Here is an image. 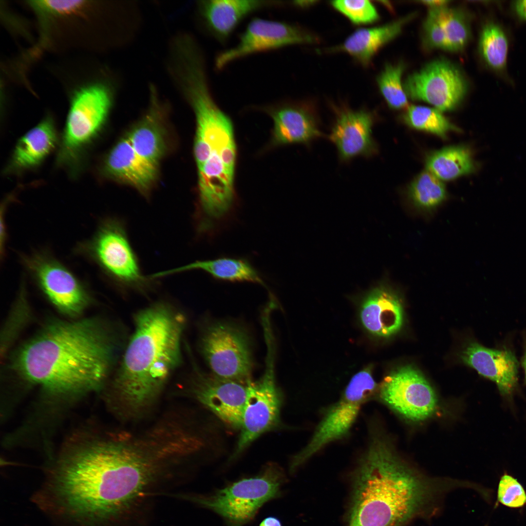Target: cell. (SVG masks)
<instances>
[{
    "instance_id": "cell-1",
    "label": "cell",
    "mask_w": 526,
    "mask_h": 526,
    "mask_svg": "<svg viewBox=\"0 0 526 526\" xmlns=\"http://www.w3.org/2000/svg\"><path fill=\"white\" fill-rule=\"evenodd\" d=\"M138 443L100 442L74 454L57 471L54 492L69 514L94 524L131 510L154 479L157 463Z\"/></svg>"
},
{
    "instance_id": "cell-2",
    "label": "cell",
    "mask_w": 526,
    "mask_h": 526,
    "mask_svg": "<svg viewBox=\"0 0 526 526\" xmlns=\"http://www.w3.org/2000/svg\"><path fill=\"white\" fill-rule=\"evenodd\" d=\"M101 319L56 321L25 344L16 370L50 391L75 393L100 387L112 370L122 340Z\"/></svg>"
},
{
    "instance_id": "cell-3",
    "label": "cell",
    "mask_w": 526,
    "mask_h": 526,
    "mask_svg": "<svg viewBox=\"0 0 526 526\" xmlns=\"http://www.w3.org/2000/svg\"><path fill=\"white\" fill-rule=\"evenodd\" d=\"M133 321L112 383L114 394L132 413L153 401L181 364L187 320L179 309L160 301L137 311Z\"/></svg>"
},
{
    "instance_id": "cell-4",
    "label": "cell",
    "mask_w": 526,
    "mask_h": 526,
    "mask_svg": "<svg viewBox=\"0 0 526 526\" xmlns=\"http://www.w3.org/2000/svg\"><path fill=\"white\" fill-rule=\"evenodd\" d=\"M347 526H401L431 503V488L394 456L371 452L359 457L353 475Z\"/></svg>"
},
{
    "instance_id": "cell-5",
    "label": "cell",
    "mask_w": 526,
    "mask_h": 526,
    "mask_svg": "<svg viewBox=\"0 0 526 526\" xmlns=\"http://www.w3.org/2000/svg\"><path fill=\"white\" fill-rule=\"evenodd\" d=\"M196 130L194 155L198 169L197 207L205 215L222 218L236 205L234 181L237 146L231 118L214 101L193 108Z\"/></svg>"
},
{
    "instance_id": "cell-6",
    "label": "cell",
    "mask_w": 526,
    "mask_h": 526,
    "mask_svg": "<svg viewBox=\"0 0 526 526\" xmlns=\"http://www.w3.org/2000/svg\"><path fill=\"white\" fill-rule=\"evenodd\" d=\"M284 479L282 469L268 464L258 475L238 480L213 494L184 498L217 513L228 526H244L263 505L280 495Z\"/></svg>"
},
{
    "instance_id": "cell-7",
    "label": "cell",
    "mask_w": 526,
    "mask_h": 526,
    "mask_svg": "<svg viewBox=\"0 0 526 526\" xmlns=\"http://www.w3.org/2000/svg\"><path fill=\"white\" fill-rule=\"evenodd\" d=\"M370 365L351 378L339 399L326 409L306 445L295 454L289 469L295 472L324 447L346 437L363 405L378 391Z\"/></svg>"
},
{
    "instance_id": "cell-8",
    "label": "cell",
    "mask_w": 526,
    "mask_h": 526,
    "mask_svg": "<svg viewBox=\"0 0 526 526\" xmlns=\"http://www.w3.org/2000/svg\"><path fill=\"white\" fill-rule=\"evenodd\" d=\"M198 344L212 374L244 385L252 381L250 339L242 328L222 322L207 324L201 332Z\"/></svg>"
},
{
    "instance_id": "cell-9",
    "label": "cell",
    "mask_w": 526,
    "mask_h": 526,
    "mask_svg": "<svg viewBox=\"0 0 526 526\" xmlns=\"http://www.w3.org/2000/svg\"><path fill=\"white\" fill-rule=\"evenodd\" d=\"M88 245L91 256L117 285L145 291L152 284L153 279L145 276L141 270L124 224L120 220H104Z\"/></svg>"
},
{
    "instance_id": "cell-10",
    "label": "cell",
    "mask_w": 526,
    "mask_h": 526,
    "mask_svg": "<svg viewBox=\"0 0 526 526\" xmlns=\"http://www.w3.org/2000/svg\"><path fill=\"white\" fill-rule=\"evenodd\" d=\"M112 104L109 89L96 83L77 91L71 100L64 129L59 161H76L104 124Z\"/></svg>"
},
{
    "instance_id": "cell-11",
    "label": "cell",
    "mask_w": 526,
    "mask_h": 526,
    "mask_svg": "<svg viewBox=\"0 0 526 526\" xmlns=\"http://www.w3.org/2000/svg\"><path fill=\"white\" fill-rule=\"evenodd\" d=\"M273 347L268 345L266 367L263 376L258 381H252L247 385L241 432L233 458L280 423L282 397L275 381Z\"/></svg>"
},
{
    "instance_id": "cell-12",
    "label": "cell",
    "mask_w": 526,
    "mask_h": 526,
    "mask_svg": "<svg viewBox=\"0 0 526 526\" xmlns=\"http://www.w3.org/2000/svg\"><path fill=\"white\" fill-rule=\"evenodd\" d=\"M467 79L454 64L437 59L410 75L403 83L408 97L423 101L440 111L455 109L468 90Z\"/></svg>"
},
{
    "instance_id": "cell-13",
    "label": "cell",
    "mask_w": 526,
    "mask_h": 526,
    "mask_svg": "<svg viewBox=\"0 0 526 526\" xmlns=\"http://www.w3.org/2000/svg\"><path fill=\"white\" fill-rule=\"evenodd\" d=\"M377 393L383 403L413 421L427 418L437 405L434 390L423 375L410 365L399 367L387 375Z\"/></svg>"
},
{
    "instance_id": "cell-14",
    "label": "cell",
    "mask_w": 526,
    "mask_h": 526,
    "mask_svg": "<svg viewBox=\"0 0 526 526\" xmlns=\"http://www.w3.org/2000/svg\"><path fill=\"white\" fill-rule=\"evenodd\" d=\"M317 41L314 35L296 25L255 18L239 36L234 46L218 53L214 65L217 70H221L230 63L253 54Z\"/></svg>"
},
{
    "instance_id": "cell-15",
    "label": "cell",
    "mask_w": 526,
    "mask_h": 526,
    "mask_svg": "<svg viewBox=\"0 0 526 526\" xmlns=\"http://www.w3.org/2000/svg\"><path fill=\"white\" fill-rule=\"evenodd\" d=\"M25 263L47 299L62 313L76 317L89 304L90 297L83 285L58 261L38 254L26 258Z\"/></svg>"
},
{
    "instance_id": "cell-16",
    "label": "cell",
    "mask_w": 526,
    "mask_h": 526,
    "mask_svg": "<svg viewBox=\"0 0 526 526\" xmlns=\"http://www.w3.org/2000/svg\"><path fill=\"white\" fill-rule=\"evenodd\" d=\"M190 390L194 397L223 422L241 428L247 385L208 374L193 365Z\"/></svg>"
},
{
    "instance_id": "cell-17",
    "label": "cell",
    "mask_w": 526,
    "mask_h": 526,
    "mask_svg": "<svg viewBox=\"0 0 526 526\" xmlns=\"http://www.w3.org/2000/svg\"><path fill=\"white\" fill-rule=\"evenodd\" d=\"M335 121L328 138L335 145L339 159L347 162L357 157H370L377 152L372 135L376 118L366 109L345 106L334 108Z\"/></svg>"
},
{
    "instance_id": "cell-18",
    "label": "cell",
    "mask_w": 526,
    "mask_h": 526,
    "mask_svg": "<svg viewBox=\"0 0 526 526\" xmlns=\"http://www.w3.org/2000/svg\"><path fill=\"white\" fill-rule=\"evenodd\" d=\"M263 110L273 122L270 142L272 147L308 145L323 136L316 111L307 104L282 103L265 107Z\"/></svg>"
},
{
    "instance_id": "cell-19",
    "label": "cell",
    "mask_w": 526,
    "mask_h": 526,
    "mask_svg": "<svg viewBox=\"0 0 526 526\" xmlns=\"http://www.w3.org/2000/svg\"><path fill=\"white\" fill-rule=\"evenodd\" d=\"M464 362L497 385L500 394L510 398L518 386V361L510 349L486 348L470 343L462 354Z\"/></svg>"
},
{
    "instance_id": "cell-20",
    "label": "cell",
    "mask_w": 526,
    "mask_h": 526,
    "mask_svg": "<svg viewBox=\"0 0 526 526\" xmlns=\"http://www.w3.org/2000/svg\"><path fill=\"white\" fill-rule=\"evenodd\" d=\"M359 317L363 327L371 335L388 338L401 329L403 309L400 299L391 289L379 286L371 290L361 304Z\"/></svg>"
},
{
    "instance_id": "cell-21",
    "label": "cell",
    "mask_w": 526,
    "mask_h": 526,
    "mask_svg": "<svg viewBox=\"0 0 526 526\" xmlns=\"http://www.w3.org/2000/svg\"><path fill=\"white\" fill-rule=\"evenodd\" d=\"M157 165L140 155L127 137L119 141L109 153L103 170L108 176L147 194L155 180Z\"/></svg>"
},
{
    "instance_id": "cell-22",
    "label": "cell",
    "mask_w": 526,
    "mask_h": 526,
    "mask_svg": "<svg viewBox=\"0 0 526 526\" xmlns=\"http://www.w3.org/2000/svg\"><path fill=\"white\" fill-rule=\"evenodd\" d=\"M282 5L281 1L262 0H207L200 4L206 27L215 39L225 41L245 17L265 7Z\"/></svg>"
},
{
    "instance_id": "cell-23",
    "label": "cell",
    "mask_w": 526,
    "mask_h": 526,
    "mask_svg": "<svg viewBox=\"0 0 526 526\" xmlns=\"http://www.w3.org/2000/svg\"><path fill=\"white\" fill-rule=\"evenodd\" d=\"M56 142L54 122L50 118H46L18 141L7 170L22 171L37 167L54 150Z\"/></svg>"
},
{
    "instance_id": "cell-24",
    "label": "cell",
    "mask_w": 526,
    "mask_h": 526,
    "mask_svg": "<svg viewBox=\"0 0 526 526\" xmlns=\"http://www.w3.org/2000/svg\"><path fill=\"white\" fill-rule=\"evenodd\" d=\"M414 16L410 14L380 26L358 29L332 51L346 53L363 66H368L378 51L399 35Z\"/></svg>"
},
{
    "instance_id": "cell-25",
    "label": "cell",
    "mask_w": 526,
    "mask_h": 526,
    "mask_svg": "<svg viewBox=\"0 0 526 526\" xmlns=\"http://www.w3.org/2000/svg\"><path fill=\"white\" fill-rule=\"evenodd\" d=\"M202 270L215 279L231 282H251L266 286L261 275L244 258L222 257L197 261L175 269L154 274L155 278L185 271Z\"/></svg>"
},
{
    "instance_id": "cell-26",
    "label": "cell",
    "mask_w": 526,
    "mask_h": 526,
    "mask_svg": "<svg viewBox=\"0 0 526 526\" xmlns=\"http://www.w3.org/2000/svg\"><path fill=\"white\" fill-rule=\"evenodd\" d=\"M427 170L441 180H451L475 171L471 151L465 146H451L433 152L426 162Z\"/></svg>"
},
{
    "instance_id": "cell-27",
    "label": "cell",
    "mask_w": 526,
    "mask_h": 526,
    "mask_svg": "<svg viewBox=\"0 0 526 526\" xmlns=\"http://www.w3.org/2000/svg\"><path fill=\"white\" fill-rule=\"evenodd\" d=\"M508 38L504 28L489 21L481 30L478 42L480 55L486 66L495 73L506 77Z\"/></svg>"
},
{
    "instance_id": "cell-28",
    "label": "cell",
    "mask_w": 526,
    "mask_h": 526,
    "mask_svg": "<svg viewBox=\"0 0 526 526\" xmlns=\"http://www.w3.org/2000/svg\"><path fill=\"white\" fill-rule=\"evenodd\" d=\"M152 113L132 130L128 136L135 151L157 165L163 155L165 143L163 133Z\"/></svg>"
},
{
    "instance_id": "cell-29",
    "label": "cell",
    "mask_w": 526,
    "mask_h": 526,
    "mask_svg": "<svg viewBox=\"0 0 526 526\" xmlns=\"http://www.w3.org/2000/svg\"><path fill=\"white\" fill-rule=\"evenodd\" d=\"M409 195L416 207L429 210L435 208L445 200L446 190L441 180L426 170L421 172L411 184Z\"/></svg>"
},
{
    "instance_id": "cell-30",
    "label": "cell",
    "mask_w": 526,
    "mask_h": 526,
    "mask_svg": "<svg viewBox=\"0 0 526 526\" xmlns=\"http://www.w3.org/2000/svg\"><path fill=\"white\" fill-rule=\"evenodd\" d=\"M442 20L447 50L458 52L467 45L471 37L470 20L464 11L446 6L442 8Z\"/></svg>"
},
{
    "instance_id": "cell-31",
    "label": "cell",
    "mask_w": 526,
    "mask_h": 526,
    "mask_svg": "<svg viewBox=\"0 0 526 526\" xmlns=\"http://www.w3.org/2000/svg\"><path fill=\"white\" fill-rule=\"evenodd\" d=\"M403 118L405 123L413 128L443 138L449 131L456 130L441 111L435 108L411 106L407 109Z\"/></svg>"
},
{
    "instance_id": "cell-32",
    "label": "cell",
    "mask_w": 526,
    "mask_h": 526,
    "mask_svg": "<svg viewBox=\"0 0 526 526\" xmlns=\"http://www.w3.org/2000/svg\"><path fill=\"white\" fill-rule=\"evenodd\" d=\"M405 65L400 62L387 64L376 77L379 90L388 106L394 110L408 105V96L401 81Z\"/></svg>"
},
{
    "instance_id": "cell-33",
    "label": "cell",
    "mask_w": 526,
    "mask_h": 526,
    "mask_svg": "<svg viewBox=\"0 0 526 526\" xmlns=\"http://www.w3.org/2000/svg\"><path fill=\"white\" fill-rule=\"evenodd\" d=\"M332 6L356 25L374 23L379 19L375 5L367 0H337L330 2Z\"/></svg>"
},
{
    "instance_id": "cell-34",
    "label": "cell",
    "mask_w": 526,
    "mask_h": 526,
    "mask_svg": "<svg viewBox=\"0 0 526 526\" xmlns=\"http://www.w3.org/2000/svg\"><path fill=\"white\" fill-rule=\"evenodd\" d=\"M443 7L430 8L424 22L423 42L425 47L429 49L447 50L442 20Z\"/></svg>"
},
{
    "instance_id": "cell-35",
    "label": "cell",
    "mask_w": 526,
    "mask_h": 526,
    "mask_svg": "<svg viewBox=\"0 0 526 526\" xmlns=\"http://www.w3.org/2000/svg\"><path fill=\"white\" fill-rule=\"evenodd\" d=\"M497 499L501 504L507 507H520L526 504V493L516 479L505 473L499 483Z\"/></svg>"
},
{
    "instance_id": "cell-36",
    "label": "cell",
    "mask_w": 526,
    "mask_h": 526,
    "mask_svg": "<svg viewBox=\"0 0 526 526\" xmlns=\"http://www.w3.org/2000/svg\"><path fill=\"white\" fill-rule=\"evenodd\" d=\"M511 9L519 20L526 21V0L513 1L511 3Z\"/></svg>"
},
{
    "instance_id": "cell-37",
    "label": "cell",
    "mask_w": 526,
    "mask_h": 526,
    "mask_svg": "<svg viewBox=\"0 0 526 526\" xmlns=\"http://www.w3.org/2000/svg\"><path fill=\"white\" fill-rule=\"evenodd\" d=\"M259 526H282L280 521L274 517H268L264 519Z\"/></svg>"
},
{
    "instance_id": "cell-38",
    "label": "cell",
    "mask_w": 526,
    "mask_h": 526,
    "mask_svg": "<svg viewBox=\"0 0 526 526\" xmlns=\"http://www.w3.org/2000/svg\"><path fill=\"white\" fill-rule=\"evenodd\" d=\"M424 4L428 5L430 8H435L445 6L449 3L447 0H423L421 1Z\"/></svg>"
},
{
    "instance_id": "cell-39",
    "label": "cell",
    "mask_w": 526,
    "mask_h": 526,
    "mask_svg": "<svg viewBox=\"0 0 526 526\" xmlns=\"http://www.w3.org/2000/svg\"><path fill=\"white\" fill-rule=\"evenodd\" d=\"M316 1L313 0L294 1L293 4L300 7H306L314 4Z\"/></svg>"
},
{
    "instance_id": "cell-40",
    "label": "cell",
    "mask_w": 526,
    "mask_h": 526,
    "mask_svg": "<svg viewBox=\"0 0 526 526\" xmlns=\"http://www.w3.org/2000/svg\"><path fill=\"white\" fill-rule=\"evenodd\" d=\"M521 363L525 372V382L526 384V346L525 347V350L524 356L522 358Z\"/></svg>"
}]
</instances>
